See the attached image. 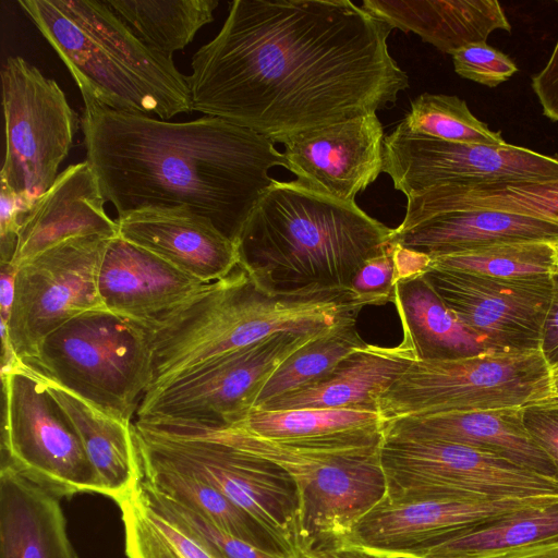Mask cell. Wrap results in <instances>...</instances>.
I'll return each mask as SVG.
<instances>
[{"label":"cell","instance_id":"6da1fadb","mask_svg":"<svg viewBox=\"0 0 558 558\" xmlns=\"http://www.w3.org/2000/svg\"><path fill=\"white\" fill-rule=\"evenodd\" d=\"M392 29L349 0H234L192 57V111L275 144L376 113L409 87Z\"/></svg>","mask_w":558,"mask_h":558},{"label":"cell","instance_id":"7a4b0ae2","mask_svg":"<svg viewBox=\"0 0 558 558\" xmlns=\"http://www.w3.org/2000/svg\"><path fill=\"white\" fill-rule=\"evenodd\" d=\"M83 100L85 160L118 217L189 206L234 242L275 182L269 170L288 169L272 141L220 118L169 122Z\"/></svg>","mask_w":558,"mask_h":558},{"label":"cell","instance_id":"3957f363","mask_svg":"<svg viewBox=\"0 0 558 558\" xmlns=\"http://www.w3.org/2000/svg\"><path fill=\"white\" fill-rule=\"evenodd\" d=\"M391 233L355 203L275 180L234 244L238 265L260 289L304 295L350 290L356 271L388 246Z\"/></svg>","mask_w":558,"mask_h":558},{"label":"cell","instance_id":"277c9868","mask_svg":"<svg viewBox=\"0 0 558 558\" xmlns=\"http://www.w3.org/2000/svg\"><path fill=\"white\" fill-rule=\"evenodd\" d=\"M364 306L350 290L269 293L238 265L228 276L204 283L174 310L143 326L151 350V381L146 393L272 335L315 336L356 322Z\"/></svg>","mask_w":558,"mask_h":558},{"label":"cell","instance_id":"5b68a950","mask_svg":"<svg viewBox=\"0 0 558 558\" xmlns=\"http://www.w3.org/2000/svg\"><path fill=\"white\" fill-rule=\"evenodd\" d=\"M19 4L66 65L83 99L165 121L192 111L187 75L143 44L106 1Z\"/></svg>","mask_w":558,"mask_h":558},{"label":"cell","instance_id":"8992f818","mask_svg":"<svg viewBox=\"0 0 558 558\" xmlns=\"http://www.w3.org/2000/svg\"><path fill=\"white\" fill-rule=\"evenodd\" d=\"M220 428L234 445L265 458L293 478L299 495L301 554L345 535L387 496L380 462L383 429L325 440L282 442L240 427Z\"/></svg>","mask_w":558,"mask_h":558},{"label":"cell","instance_id":"52a82bcc","mask_svg":"<svg viewBox=\"0 0 558 558\" xmlns=\"http://www.w3.org/2000/svg\"><path fill=\"white\" fill-rule=\"evenodd\" d=\"M138 456L210 484L301 557L299 495L278 464L234 445L220 428L135 420Z\"/></svg>","mask_w":558,"mask_h":558},{"label":"cell","instance_id":"ba28073f","mask_svg":"<svg viewBox=\"0 0 558 558\" xmlns=\"http://www.w3.org/2000/svg\"><path fill=\"white\" fill-rule=\"evenodd\" d=\"M27 365L107 413L132 422L151 381L146 329L107 310L77 315L47 336Z\"/></svg>","mask_w":558,"mask_h":558},{"label":"cell","instance_id":"9c48e42d","mask_svg":"<svg viewBox=\"0 0 558 558\" xmlns=\"http://www.w3.org/2000/svg\"><path fill=\"white\" fill-rule=\"evenodd\" d=\"M549 377L550 367L539 350L414 361L380 396L378 414L385 422L543 403L548 398Z\"/></svg>","mask_w":558,"mask_h":558},{"label":"cell","instance_id":"30bf717a","mask_svg":"<svg viewBox=\"0 0 558 558\" xmlns=\"http://www.w3.org/2000/svg\"><path fill=\"white\" fill-rule=\"evenodd\" d=\"M3 432L1 464L59 498L104 495L100 478L66 413L29 365L20 361L1 373Z\"/></svg>","mask_w":558,"mask_h":558},{"label":"cell","instance_id":"8fae6325","mask_svg":"<svg viewBox=\"0 0 558 558\" xmlns=\"http://www.w3.org/2000/svg\"><path fill=\"white\" fill-rule=\"evenodd\" d=\"M1 83L5 155L0 182L34 204L58 178L81 119L58 83L22 57L5 60Z\"/></svg>","mask_w":558,"mask_h":558},{"label":"cell","instance_id":"7c38bea8","mask_svg":"<svg viewBox=\"0 0 558 558\" xmlns=\"http://www.w3.org/2000/svg\"><path fill=\"white\" fill-rule=\"evenodd\" d=\"M316 336L279 332L207 362L145 393L136 420L209 428L234 425L254 408L279 366Z\"/></svg>","mask_w":558,"mask_h":558},{"label":"cell","instance_id":"4fadbf2b","mask_svg":"<svg viewBox=\"0 0 558 558\" xmlns=\"http://www.w3.org/2000/svg\"><path fill=\"white\" fill-rule=\"evenodd\" d=\"M387 498H530L558 496V480L473 447L384 438Z\"/></svg>","mask_w":558,"mask_h":558},{"label":"cell","instance_id":"5bb4252c","mask_svg":"<svg viewBox=\"0 0 558 558\" xmlns=\"http://www.w3.org/2000/svg\"><path fill=\"white\" fill-rule=\"evenodd\" d=\"M111 239H69L16 267L11 316L0 324L21 361L34 359L44 339L66 322L85 312L106 310L98 277Z\"/></svg>","mask_w":558,"mask_h":558},{"label":"cell","instance_id":"9a60e30c","mask_svg":"<svg viewBox=\"0 0 558 558\" xmlns=\"http://www.w3.org/2000/svg\"><path fill=\"white\" fill-rule=\"evenodd\" d=\"M383 172L407 197L440 185L545 182L558 179V159L506 144L447 142L398 126L384 140Z\"/></svg>","mask_w":558,"mask_h":558},{"label":"cell","instance_id":"2e32d148","mask_svg":"<svg viewBox=\"0 0 558 558\" xmlns=\"http://www.w3.org/2000/svg\"><path fill=\"white\" fill-rule=\"evenodd\" d=\"M555 501L558 496L504 499L385 497L350 532L323 548L357 551L375 558H418L463 529Z\"/></svg>","mask_w":558,"mask_h":558},{"label":"cell","instance_id":"e0dca14e","mask_svg":"<svg viewBox=\"0 0 558 558\" xmlns=\"http://www.w3.org/2000/svg\"><path fill=\"white\" fill-rule=\"evenodd\" d=\"M423 276L489 351L539 350L551 278L502 280L433 266Z\"/></svg>","mask_w":558,"mask_h":558},{"label":"cell","instance_id":"ac0fdd59","mask_svg":"<svg viewBox=\"0 0 558 558\" xmlns=\"http://www.w3.org/2000/svg\"><path fill=\"white\" fill-rule=\"evenodd\" d=\"M384 129L376 113L287 138L283 155L299 185L337 201L355 203L384 166Z\"/></svg>","mask_w":558,"mask_h":558},{"label":"cell","instance_id":"d6986e66","mask_svg":"<svg viewBox=\"0 0 558 558\" xmlns=\"http://www.w3.org/2000/svg\"><path fill=\"white\" fill-rule=\"evenodd\" d=\"M119 236L204 283L238 266L233 241L189 206L146 207L117 219Z\"/></svg>","mask_w":558,"mask_h":558},{"label":"cell","instance_id":"ffe728a7","mask_svg":"<svg viewBox=\"0 0 558 558\" xmlns=\"http://www.w3.org/2000/svg\"><path fill=\"white\" fill-rule=\"evenodd\" d=\"M523 411L524 407H509L403 416L383 422V435L473 447L558 480L554 463L529 434Z\"/></svg>","mask_w":558,"mask_h":558},{"label":"cell","instance_id":"44dd1931","mask_svg":"<svg viewBox=\"0 0 558 558\" xmlns=\"http://www.w3.org/2000/svg\"><path fill=\"white\" fill-rule=\"evenodd\" d=\"M203 284L119 235L110 240L98 277L104 307L142 326L174 310Z\"/></svg>","mask_w":558,"mask_h":558},{"label":"cell","instance_id":"7402d4cb","mask_svg":"<svg viewBox=\"0 0 558 558\" xmlns=\"http://www.w3.org/2000/svg\"><path fill=\"white\" fill-rule=\"evenodd\" d=\"M513 242L558 244V219L489 208H464L402 221L389 239L429 258Z\"/></svg>","mask_w":558,"mask_h":558},{"label":"cell","instance_id":"603a6c76","mask_svg":"<svg viewBox=\"0 0 558 558\" xmlns=\"http://www.w3.org/2000/svg\"><path fill=\"white\" fill-rule=\"evenodd\" d=\"M105 203L98 179L86 160L66 167L26 215L10 263L17 267L77 236H118V222L108 216Z\"/></svg>","mask_w":558,"mask_h":558},{"label":"cell","instance_id":"cb8c5ba5","mask_svg":"<svg viewBox=\"0 0 558 558\" xmlns=\"http://www.w3.org/2000/svg\"><path fill=\"white\" fill-rule=\"evenodd\" d=\"M414 361V351L404 341L396 347L366 343L316 383L255 409H345L378 413L380 396Z\"/></svg>","mask_w":558,"mask_h":558},{"label":"cell","instance_id":"d4e9b609","mask_svg":"<svg viewBox=\"0 0 558 558\" xmlns=\"http://www.w3.org/2000/svg\"><path fill=\"white\" fill-rule=\"evenodd\" d=\"M60 500L0 466V558H78Z\"/></svg>","mask_w":558,"mask_h":558},{"label":"cell","instance_id":"484cf974","mask_svg":"<svg viewBox=\"0 0 558 558\" xmlns=\"http://www.w3.org/2000/svg\"><path fill=\"white\" fill-rule=\"evenodd\" d=\"M362 7L393 28L416 34L445 53L486 43L497 31H511L495 0H364Z\"/></svg>","mask_w":558,"mask_h":558},{"label":"cell","instance_id":"4316f807","mask_svg":"<svg viewBox=\"0 0 558 558\" xmlns=\"http://www.w3.org/2000/svg\"><path fill=\"white\" fill-rule=\"evenodd\" d=\"M39 376L75 427L100 478L104 495L117 504L125 499L142 480L133 423L111 415L53 380Z\"/></svg>","mask_w":558,"mask_h":558},{"label":"cell","instance_id":"83f0119b","mask_svg":"<svg viewBox=\"0 0 558 558\" xmlns=\"http://www.w3.org/2000/svg\"><path fill=\"white\" fill-rule=\"evenodd\" d=\"M402 341L416 361L454 360L489 351L447 307L423 274L397 281L392 302Z\"/></svg>","mask_w":558,"mask_h":558},{"label":"cell","instance_id":"f1b7e54d","mask_svg":"<svg viewBox=\"0 0 558 558\" xmlns=\"http://www.w3.org/2000/svg\"><path fill=\"white\" fill-rule=\"evenodd\" d=\"M142 481L150 488L193 510L221 531L264 551L284 558L300 555L223 494L191 474L140 457Z\"/></svg>","mask_w":558,"mask_h":558},{"label":"cell","instance_id":"f546056e","mask_svg":"<svg viewBox=\"0 0 558 558\" xmlns=\"http://www.w3.org/2000/svg\"><path fill=\"white\" fill-rule=\"evenodd\" d=\"M550 544H558V501L463 529L418 558H494Z\"/></svg>","mask_w":558,"mask_h":558},{"label":"cell","instance_id":"4dcf8cb0","mask_svg":"<svg viewBox=\"0 0 558 558\" xmlns=\"http://www.w3.org/2000/svg\"><path fill=\"white\" fill-rule=\"evenodd\" d=\"M402 221L464 208H489L558 219V179L545 182L440 185L407 197Z\"/></svg>","mask_w":558,"mask_h":558},{"label":"cell","instance_id":"1f68e13d","mask_svg":"<svg viewBox=\"0 0 558 558\" xmlns=\"http://www.w3.org/2000/svg\"><path fill=\"white\" fill-rule=\"evenodd\" d=\"M151 50L172 59L214 21L217 0H106Z\"/></svg>","mask_w":558,"mask_h":558},{"label":"cell","instance_id":"d6a6232c","mask_svg":"<svg viewBox=\"0 0 558 558\" xmlns=\"http://www.w3.org/2000/svg\"><path fill=\"white\" fill-rule=\"evenodd\" d=\"M231 426L269 440L306 442L379 430L383 420L378 413L345 409L268 411L253 408Z\"/></svg>","mask_w":558,"mask_h":558},{"label":"cell","instance_id":"836d02e7","mask_svg":"<svg viewBox=\"0 0 558 558\" xmlns=\"http://www.w3.org/2000/svg\"><path fill=\"white\" fill-rule=\"evenodd\" d=\"M365 344L355 320L317 335L279 366L260 390L254 408L316 383Z\"/></svg>","mask_w":558,"mask_h":558},{"label":"cell","instance_id":"e575fe53","mask_svg":"<svg viewBox=\"0 0 558 558\" xmlns=\"http://www.w3.org/2000/svg\"><path fill=\"white\" fill-rule=\"evenodd\" d=\"M433 267L502 280L551 278L558 270L556 244L513 242L429 258Z\"/></svg>","mask_w":558,"mask_h":558},{"label":"cell","instance_id":"d590c367","mask_svg":"<svg viewBox=\"0 0 558 558\" xmlns=\"http://www.w3.org/2000/svg\"><path fill=\"white\" fill-rule=\"evenodd\" d=\"M118 506L128 558H216L194 536L144 504L134 490Z\"/></svg>","mask_w":558,"mask_h":558},{"label":"cell","instance_id":"8d00e7d4","mask_svg":"<svg viewBox=\"0 0 558 558\" xmlns=\"http://www.w3.org/2000/svg\"><path fill=\"white\" fill-rule=\"evenodd\" d=\"M402 131L447 142L506 145L500 132L492 131L457 96L424 93L411 102V109L397 125Z\"/></svg>","mask_w":558,"mask_h":558},{"label":"cell","instance_id":"74e56055","mask_svg":"<svg viewBox=\"0 0 558 558\" xmlns=\"http://www.w3.org/2000/svg\"><path fill=\"white\" fill-rule=\"evenodd\" d=\"M134 492L144 504L194 536L216 558H284L221 531L193 510L150 488L142 480Z\"/></svg>","mask_w":558,"mask_h":558},{"label":"cell","instance_id":"f35d334b","mask_svg":"<svg viewBox=\"0 0 558 558\" xmlns=\"http://www.w3.org/2000/svg\"><path fill=\"white\" fill-rule=\"evenodd\" d=\"M451 56L454 71L460 76L488 87H496L518 71L507 54L486 43L465 46Z\"/></svg>","mask_w":558,"mask_h":558},{"label":"cell","instance_id":"ab89813d","mask_svg":"<svg viewBox=\"0 0 558 558\" xmlns=\"http://www.w3.org/2000/svg\"><path fill=\"white\" fill-rule=\"evenodd\" d=\"M399 271L390 244L367 259L352 279L350 291L366 305L392 302Z\"/></svg>","mask_w":558,"mask_h":558},{"label":"cell","instance_id":"60d3db41","mask_svg":"<svg viewBox=\"0 0 558 558\" xmlns=\"http://www.w3.org/2000/svg\"><path fill=\"white\" fill-rule=\"evenodd\" d=\"M33 205L0 182V263L11 262L22 223Z\"/></svg>","mask_w":558,"mask_h":558},{"label":"cell","instance_id":"b9f144b4","mask_svg":"<svg viewBox=\"0 0 558 558\" xmlns=\"http://www.w3.org/2000/svg\"><path fill=\"white\" fill-rule=\"evenodd\" d=\"M523 421L533 440L548 456L558 472V404L526 405Z\"/></svg>","mask_w":558,"mask_h":558},{"label":"cell","instance_id":"7bdbcfd3","mask_svg":"<svg viewBox=\"0 0 558 558\" xmlns=\"http://www.w3.org/2000/svg\"><path fill=\"white\" fill-rule=\"evenodd\" d=\"M532 88L544 116L558 122V39L544 68L533 75Z\"/></svg>","mask_w":558,"mask_h":558},{"label":"cell","instance_id":"ee69618b","mask_svg":"<svg viewBox=\"0 0 558 558\" xmlns=\"http://www.w3.org/2000/svg\"><path fill=\"white\" fill-rule=\"evenodd\" d=\"M553 291L544 320L539 351L550 368L558 367V271L553 277Z\"/></svg>","mask_w":558,"mask_h":558},{"label":"cell","instance_id":"f6af8a7d","mask_svg":"<svg viewBox=\"0 0 558 558\" xmlns=\"http://www.w3.org/2000/svg\"><path fill=\"white\" fill-rule=\"evenodd\" d=\"M0 322L10 319L14 300L16 267L11 263H0Z\"/></svg>","mask_w":558,"mask_h":558},{"label":"cell","instance_id":"bcb514c9","mask_svg":"<svg viewBox=\"0 0 558 558\" xmlns=\"http://www.w3.org/2000/svg\"><path fill=\"white\" fill-rule=\"evenodd\" d=\"M494 558H558V544L520 549Z\"/></svg>","mask_w":558,"mask_h":558},{"label":"cell","instance_id":"7dc6e473","mask_svg":"<svg viewBox=\"0 0 558 558\" xmlns=\"http://www.w3.org/2000/svg\"><path fill=\"white\" fill-rule=\"evenodd\" d=\"M301 558H375L362 553L350 550H337L332 548H319L303 551Z\"/></svg>","mask_w":558,"mask_h":558},{"label":"cell","instance_id":"c3c4849f","mask_svg":"<svg viewBox=\"0 0 558 558\" xmlns=\"http://www.w3.org/2000/svg\"><path fill=\"white\" fill-rule=\"evenodd\" d=\"M543 403L558 404V367L550 368L548 398Z\"/></svg>","mask_w":558,"mask_h":558},{"label":"cell","instance_id":"681fc988","mask_svg":"<svg viewBox=\"0 0 558 558\" xmlns=\"http://www.w3.org/2000/svg\"><path fill=\"white\" fill-rule=\"evenodd\" d=\"M556 250H557V266H558V244H556Z\"/></svg>","mask_w":558,"mask_h":558}]
</instances>
